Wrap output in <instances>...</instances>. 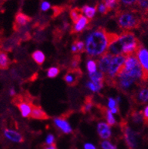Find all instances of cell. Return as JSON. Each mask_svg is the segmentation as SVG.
I'll use <instances>...</instances> for the list:
<instances>
[{"label": "cell", "instance_id": "6da1fadb", "mask_svg": "<svg viewBox=\"0 0 148 149\" xmlns=\"http://www.w3.org/2000/svg\"><path fill=\"white\" fill-rule=\"evenodd\" d=\"M120 38V35L110 33L102 26L90 33L85 39V52L88 56H101L107 51L109 45Z\"/></svg>", "mask_w": 148, "mask_h": 149}, {"label": "cell", "instance_id": "7a4b0ae2", "mask_svg": "<svg viewBox=\"0 0 148 149\" xmlns=\"http://www.w3.org/2000/svg\"><path fill=\"white\" fill-rule=\"evenodd\" d=\"M117 24L122 31H130L134 29H138L142 22V16L133 8L126 10L117 9L115 13Z\"/></svg>", "mask_w": 148, "mask_h": 149}, {"label": "cell", "instance_id": "3957f363", "mask_svg": "<svg viewBox=\"0 0 148 149\" xmlns=\"http://www.w3.org/2000/svg\"><path fill=\"white\" fill-rule=\"evenodd\" d=\"M140 40L135 36V33L131 31H122L118 40L109 45L107 52L113 56L122 55L123 49L131 44L138 43Z\"/></svg>", "mask_w": 148, "mask_h": 149}, {"label": "cell", "instance_id": "277c9868", "mask_svg": "<svg viewBox=\"0 0 148 149\" xmlns=\"http://www.w3.org/2000/svg\"><path fill=\"white\" fill-rule=\"evenodd\" d=\"M120 128L123 133L124 139L126 146L129 149H135L138 146V134L131 130L128 125L126 120L122 119L120 122Z\"/></svg>", "mask_w": 148, "mask_h": 149}, {"label": "cell", "instance_id": "5b68a950", "mask_svg": "<svg viewBox=\"0 0 148 149\" xmlns=\"http://www.w3.org/2000/svg\"><path fill=\"white\" fill-rule=\"evenodd\" d=\"M12 102L17 106L23 117H30L32 112L33 102L28 98L23 96L21 95H15Z\"/></svg>", "mask_w": 148, "mask_h": 149}, {"label": "cell", "instance_id": "8992f818", "mask_svg": "<svg viewBox=\"0 0 148 149\" xmlns=\"http://www.w3.org/2000/svg\"><path fill=\"white\" fill-rule=\"evenodd\" d=\"M138 59L143 69V83L148 82V50L143 45L142 43L139 45L138 49L135 54Z\"/></svg>", "mask_w": 148, "mask_h": 149}, {"label": "cell", "instance_id": "52a82bcc", "mask_svg": "<svg viewBox=\"0 0 148 149\" xmlns=\"http://www.w3.org/2000/svg\"><path fill=\"white\" fill-rule=\"evenodd\" d=\"M83 77V71L79 68H69L64 77V80L70 87H74L78 85Z\"/></svg>", "mask_w": 148, "mask_h": 149}, {"label": "cell", "instance_id": "ba28073f", "mask_svg": "<svg viewBox=\"0 0 148 149\" xmlns=\"http://www.w3.org/2000/svg\"><path fill=\"white\" fill-rule=\"evenodd\" d=\"M131 100L138 105H143L148 102V86H141L131 95Z\"/></svg>", "mask_w": 148, "mask_h": 149}, {"label": "cell", "instance_id": "9c48e42d", "mask_svg": "<svg viewBox=\"0 0 148 149\" xmlns=\"http://www.w3.org/2000/svg\"><path fill=\"white\" fill-rule=\"evenodd\" d=\"M67 117L68 116H65V114H63L60 117H56L54 119V124L55 125V127L60 129V130L64 132L65 134H69L73 132L70 125L67 120Z\"/></svg>", "mask_w": 148, "mask_h": 149}, {"label": "cell", "instance_id": "30bf717a", "mask_svg": "<svg viewBox=\"0 0 148 149\" xmlns=\"http://www.w3.org/2000/svg\"><path fill=\"white\" fill-rule=\"evenodd\" d=\"M33 18L28 15H25L21 11H19L16 14L15 17V23H14V29L17 31L21 26H24L29 23L32 21Z\"/></svg>", "mask_w": 148, "mask_h": 149}, {"label": "cell", "instance_id": "8fae6325", "mask_svg": "<svg viewBox=\"0 0 148 149\" xmlns=\"http://www.w3.org/2000/svg\"><path fill=\"white\" fill-rule=\"evenodd\" d=\"M112 58L113 55H111L110 54H109L108 52H106L104 55H101L100 59L98 61V65L99 67L100 70L104 75H106L107 74V72H108L109 68H110V65Z\"/></svg>", "mask_w": 148, "mask_h": 149}, {"label": "cell", "instance_id": "7c38bea8", "mask_svg": "<svg viewBox=\"0 0 148 149\" xmlns=\"http://www.w3.org/2000/svg\"><path fill=\"white\" fill-rule=\"evenodd\" d=\"M30 117L33 119L40 120H46L50 118L48 113L42 108L41 106L36 105L34 104H33L32 105V112Z\"/></svg>", "mask_w": 148, "mask_h": 149}, {"label": "cell", "instance_id": "4fadbf2b", "mask_svg": "<svg viewBox=\"0 0 148 149\" xmlns=\"http://www.w3.org/2000/svg\"><path fill=\"white\" fill-rule=\"evenodd\" d=\"M90 21H89L85 16L82 15L80 18L75 24H73V26H72L71 30H70V33L75 34L82 32L86 27V26L88 24V23L90 22Z\"/></svg>", "mask_w": 148, "mask_h": 149}, {"label": "cell", "instance_id": "5bb4252c", "mask_svg": "<svg viewBox=\"0 0 148 149\" xmlns=\"http://www.w3.org/2000/svg\"><path fill=\"white\" fill-rule=\"evenodd\" d=\"M4 135L8 139L11 140L12 142H17V143H22V142H24V138L23 137L22 135L16 132V131L6 129L4 130Z\"/></svg>", "mask_w": 148, "mask_h": 149}, {"label": "cell", "instance_id": "9a60e30c", "mask_svg": "<svg viewBox=\"0 0 148 149\" xmlns=\"http://www.w3.org/2000/svg\"><path fill=\"white\" fill-rule=\"evenodd\" d=\"M98 133L102 139H109L111 137L110 127L107 123H99L98 124Z\"/></svg>", "mask_w": 148, "mask_h": 149}, {"label": "cell", "instance_id": "2e32d148", "mask_svg": "<svg viewBox=\"0 0 148 149\" xmlns=\"http://www.w3.org/2000/svg\"><path fill=\"white\" fill-rule=\"evenodd\" d=\"M98 108L100 109V111L101 112L102 115L106 118L107 122V124L110 126V127H112V126H114L116 125V121L115 120L114 117L113 115V113H111L110 110H109L108 108H106V107H104V106H101V104H98Z\"/></svg>", "mask_w": 148, "mask_h": 149}, {"label": "cell", "instance_id": "e0dca14e", "mask_svg": "<svg viewBox=\"0 0 148 149\" xmlns=\"http://www.w3.org/2000/svg\"><path fill=\"white\" fill-rule=\"evenodd\" d=\"M129 118L135 124H141L144 123V118H143V111H136L135 109H131L129 111Z\"/></svg>", "mask_w": 148, "mask_h": 149}, {"label": "cell", "instance_id": "ac0fdd59", "mask_svg": "<svg viewBox=\"0 0 148 149\" xmlns=\"http://www.w3.org/2000/svg\"><path fill=\"white\" fill-rule=\"evenodd\" d=\"M94 105V102H93V97L92 95H87L84 100V103L81 107V112L83 113H86L87 112L90 111L92 107Z\"/></svg>", "mask_w": 148, "mask_h": 149}, {"label": "cell", "instance_id": "d6986e66", "mask_svg": "<svg viewBox=\"0 0 148 149\" xmlns=\"http://www.w3.org/2000/svg\"><path fill=\"white\" fill-rule=\"evenodd\" d=\"M97 8H98V6L96 5L95 7H91L88 6H84L83 8H81L82 12L85 15V17L89 20L92 21V19L94 17L95 15L96 11H97Z\"/></svg>", "mask_w": 148, "mask_h": 149}, {"label": "cell", "instance_id": "ffe728a7", "mask_svg": "<svg viewBox=\"0 0 148 149\" xmlns=\"http://www.w3.org/2000/svg\"><path fill=\"white\" fill-rule=\"evenodd\" d=\"M10 59L8 55L4 52L0 51V69L6 70L10 65Z\"/></svg>", "mask_w": 148, "mask_h": 149}, {"label": "cell", "instance_id": "44dd1931", "mask_svg": "<svg viewBox=\"0 0 148 149\" xmlns=\"http://www.w3.org/2000/svg\"><path fill=\"white\" fill-rule=\"evenodd\" d=\"M31 56H32L34 61H35L38 65H42L45 60V55H44L43 52L42 51H40V50H36V51L34 52L32 55H31Z\"/></svg>", "mask_w": 148, "mask_h": 149}, {"label": "cell", "instance_id": "7402d4cb", "mask_svg": "<svg viewBox=\"0 0 148 149\" xmlns=\"http://www.w3.org/2000/svg\"><path fill=\"white\" fill-rule=\"evenodd\" d=\"M104 83V82L89 81L86 83V86L92 92L97 93V92H99L103 88Z\"/></svg>", "mask_w": 148, "mask_h": 149}, {"label": "cell", "instance_id": "603a6c76", "mask_svg": "<svg viewBox=\"0 0 148 149\" xmlns=\"http://www.w3.org/2000/svg\"><path fill=\"white\" fill-rule=\"evenodd\" d=\"M82 15H83V14L82 12L81 8H74L69 11V17L73 21V24H75L80 18Z\"/></svg>", "mask_w": 148, "mask_h": 149}, {"label": "cell", "instance_id": "cb8c5ba5", "mask_svg": "<svg viewBox=\"0 0 148 149\" xmlns=\"http://www.w3.org/2000/svg\"><path fill=\"white\" fill-rule=\"evenodd\" d=\"M89 78L91 81L93 82H105V75L100 70V71H96L93 74H88Z\"/></svg>", "mask_w": 148, "mask_h": 149}, {"label": "cell", "instance_id": "d4e9b609", "mask_svg": "<svg viewBox=\"0 0 148 149\" xmlns=\"http://www.w3.org/2000/svg\"><path fill=\"white\" fill-rule=\"evenodd\" d=\"M60 68L57 67H51L49 68L47 70V76L49 78H54L56 77L58 74H60Z\"/></svg>", "mask_w": 148, "mask_h": 149}, {"label": "cell", "instance_id": "484cf974", "mask_svg": "<svg viewBox=\"0 0 148 149\" xmlns=\"http://www.w3.org/2000/svg\"><path fill=\"white\" fill-rule=\"evenodd\" d=\"M87 69H88V74H93L94 72L97 71V63L95 61L89 59L87 61Z\"/></svg>", "mask_w": 148, "mask_h": 149}, {"label": "cell", "instance_id": "4316f807", "mask_svg": "<svg viewBox=\"0 0 148 149\" xmlns=\"http://www.w3.org/2000/svg\"><path fill=\"white\" fill-rule=\"evenodd\" d=\"M73 43L76 46L78 53H83V52L85 51V45H84V42L83 41H81L80 40H79V39H76L73 41Z\"/></svg>", "mask_w": 148, "mask_h": 149}, {"label": "cell", "instance_id": "83f0119b", "mask_svg": "<svg viewBox=\"0 0 148 149\" xmlns=\"http://www.w3.org/2000/svg\"><path fill=\"white\" fill-rule=\"evenodd\" d=\"M81 61V58L79 55H73V57L71 59V68H79V64Z\"/></svg>", "mask_w": 148, "mask_h": 149}, {"label": "cell", "instance_id": "f1b7e54d", "mask_svg": "<svg viewBox=\"0 0 148 149\" xmlns=\"http://www.w3.org/2000/svg\"><path fill=\"white\" fill-rule=\"evenodd\" d=\"M53 10V18L58 17V15H60L62 12H64L65 10L64 7L63 6H53L52 7Z\"/></svg>", "mask_w": 148, "mask_h": 149}, {"label": "cell", "instance_id": "f546056e", "mask_svg": "<svg viewBox=\"0 0 148 149\" xmlns=\"http://www.w3.org/2000/svg\"><path fill=\"white\" fill-rule=\"evenodd\" d=\"M101 147L103 149H117V147L114 145L111 144L109 141H103L101 143Z\"/></svg>", "mask_w": 148, "mask_h": 149}, {"label": "cell", "instance_id": "4dcf8cb0", "mask_svg": "<svg viewBox=\"0 0 148 149\" xmlns=\"http://www.w3.org/2000/svg\"><path fill=\"white\" fill-rule=\"evenodd\" d=\"M138 1V0H120L122 5H124L126 7H129V8L133 7L135 4L137 3Z\"/></svg>", "mask_w": 148, "mask_h": 149}, {"label": "cell", "instance_id": "1f68e13d", "mask_svg": "<svg viewBox=\"0 0 148 149\" xmlns=\"http://www.w3.org/2000/svg\"><path fill=\"white\" fill-rule=\"evenodd\" d=\"M97 6H98V11H99L101 14H102L103 15H107V14L109 13L108 9H107V7H106V6H105L103 2H101V3H100V4H98Z\"/></svg>", "mask_w": 148, "mask_h": 149}, {"label": "cell", "instance_id": "d6a6232c", "mask_svg": "<svg viewBox=\"0 0 148 149\" xmlns=\"http://www.w3.org/2000/svg\"><path fill=\"white\" fill-rule=\"evenodd\" d=\"M118 102L116 100H115L114 98H108V107L110 108V109H113V108H119L118 107Z\"/></svg>", "mask_w": 148, "mask_h": 149}, {"label": "cell", "instance_id": "836d02e7", "mask_svg": "<svg viewBox=\"0 0 148 149\" xmlns=\"http://www.w3.org/2000/svg\"><path fill=\"white\" fill-rule=\"evenodd\" d=\"M143 118H144V124L148 126V105L146 106L143 111Z\"/></svg>", "mask_w": 148, "mask_h": 149}, {"label": "cell", "instance_id": "e575fe53", "mask_svg": "<svg viewBox=\"0 0 148 149\" xmlns=\"http://www.w3.org/2000/svg\"><path fill=\"white\" fill-rule=\"evenodd\" d=\"M54 136L52 134H49L46 138V142H45V145H48V146H51L52 144L54 143Z\"/></svg>", "mask_w": 148, "mask_h": 149}, {"label": "cell", "instance_id": "d590c367", "mask_svg": "<svg viewBox=\"0 0 148 149\" xmlns=\"http://www.w3.org/2000/svg\"><path fill=\"white\" fill-rule=\"evenodd\" d=\"M51 8V5L49 2H43L42 3L41 5V9L42 11H48V10L49 9Z\"/></svg>", "mask_w": 148, "mask_h": 149}, {"label": "cell", "instance_id": "8d00e7d4", "mask_svg": "<svg viewBox=\"0 0 148 149\" xmlns=\"http://www.w3.org/2000/svg\"><path fill=\"white\" fill-rule=\"evenodd\" d=\"M84 148L85 149H97V148H96L94 146H93L92 144L86 143V144H85Z\"/></svg>", "mask_w": 148, "mask_h": 149}, {"label": "cell", "instance_id": "74e56055", "mask_svg": "<svg viewBox=\"0 0 148 149\" xmlns=\"http://www.w3.org/2000/svg\"><path fill=\"white\" fill-rule=\"evenodd\" d=\"M44 149H58L57 148V146H56V144L54 143L52 144V145H51V146H45V148H44Z\"/></svg>", "mask_w": 148, "mask_h": 149}, {"label": "cell", "instance_id": "f35d334b", "mask_svg": "<svg viewBox=\"0 0 148 149\" xmlns=\"http://www.w3.org/2000/svg\"><path fill=\"white\" fill-rule=\"evenodd\" d=\"M15 95H16V93H15V89H10V95H11V96H15Z\"/></svg>", "mask_w": 148, "mask_h": 149}, {"label": "cell", "instance_id": "ab89813d", "mask_svg": "<svg viewBox=\"0 0 148 149\" xmlns=\"http://www.w3.org/2000/svg\"><path fill=\"white\" fill-rule=\"evenodd\" d=\"M142 21H145V22L148 23V12L147 13V15H145V17H142Z\"/></svg>", "mask_w": 148, "mask_h": 149}]
</instances>
